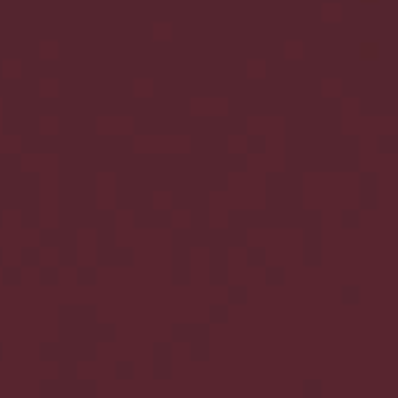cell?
Segmentation results:
<instances>
[{
  "label": "cell",
  "instance_id": "6da1fadb",
  "mask_svg": "<svg viewBox=\"0 0 398 398\" xmlns=\"http://www.w3.org/2000/svg\"><path fill=\"white\" fill-rule=\"evenodd\" d=\"M96 319V308H82V305H77L75 310H72V314H70V310H61V326L66 328H75V322H79V328L82 326H89L91 322Z\"/></svg>",
  "mask_w": 398,
  "mask_h": 398
},
{
  "label": "cell",
  "instance_id": "7a4b0ae2",
  "mask_svg": "<svg viewBox=\"0 0 398 398\" xmlns=\"http://www.w3.org/2000/svg\"><path fill=\"white\" fill-rule=\"evenodd\" d=\"M168 349H170V347H166L163 343H156V347H154V359H156L154 375H156V377H163V366L170 363V352H168Z\"/></svg>",
  "mask_w": 398,
  "mask_h": 398
},
{
  "label": "cell",
  "instance_id": "3957f363",
  "mask_svg": "<svg viewBox=\"0 0 398 398\" xmlns=\"http://www.w3.org/2000/svg\"><path fill=\"white\" fill-rule=\"evenodd\" d=\"M114 335H116L114 324H93V328H91V338H93V343H96V340H112Z\"/></svg>",
  "mask_w": 398,
  "mask_h": 398
},
{
  "label": "cell",
  "instance_id": "277c9868",
  "mask_svg": "<svg viewBox=\"0 0 398 398\" xmlns=\"http://www.w3.org/2000/svg\"><path fill=\"white\" fill-rule=\"evenodd\" d=\"M40 356L45 359V361H47V359H56V361H61L63 356H68L66 345H63V343H56V347H51V343H42Z\"/></svg>",
  "mask_w": 398,
  "mask_h": 398
},
{
  "label": "cell",
  "instance_id": "5b68a950",
  "mask_svg": "<svg viewBox=\"0 0 398 398\" xmlns=\"http://www.w3.org/2000/svg\"><path fill=\"white\" fill-rule=\"evenodd\" d=\"M359 56H361L363 61L380 58V42H361V47H359Z\"/></svg>",
  "mask_w": 398,
  "mask_h": 398
},
{
  "label": "cell",
  "instance_id": "8992f818",
  "mask_svg": "<svg viewBox=\"0 0 398 398\" xmlns=\"http://www.w3.org/2000/svg\"><path fill=\"white\" fill-rule=\"evenodd\" d=\"M77 280L82 284H93L98 280V268L96 266H79L77 268Z\"/></svg>",
  "mask_w": 398,
  "mask_h": 398
},
{
  "label": "cell",
  "instance_id": "52a82bcc",
  "mask_svg": "<svg viewBox=\"0 0 398 398\" xmlns=\"http://www.w3.org/2000/svg\"><path fill=\"white\" fill-rule=\"evenodd\" d=\"M114 375L119 380H128V377H133V375H135V366H133L131 361H119L114 366Z\"/></svg>",
  "mask_w": 398,
  "mask_h": 398
},
{
  "label": "cell",
  "instance_id": "ba28073f",
  "mask_svg": "<svg viewBox=\"0 0 398 398\" xmlns=\"http://www.w3.org/2000/svg\"><path fill=\"white\" fill-rule=\"evenodd\" d=\"M21 280V268L19 266H5L3 268V282L16 284Z\"/></svg>",
  "mask_w": 398,
  "mask_h": 398
},
{
  "label": "cell",
  "instance_id": "9c48e42d",
  "mask_svg": "<svg viewBox=\"0 0 398 398\" xmlns=\"http://www.w3.org/2000/svg\"><path fill=\"white\" fill-rule=\"evenodd\" d=\"M40 280L45 284H54L56 280H58V268L51 266V263H49V266H42L40 268Z\"/></svg>",
  "mask_w": 398,
  "mask_h": 398
},
{
  "label": "cell",
  "instance_id": "30bf717a",
  "mask_svg": "<svg viewBox=\"0 0 398 398\" xmlns=\"http://www.w3.org/2000/svg\"><path fill=\"white\" fill-rule=\"evenodd\" d=\"M21 261H24V266H37L40 252H37L35 247H24L21 249Z\"/></svg>",
  "mask_w": 398,
  "mask_h": 398
},
{
  "label": "cell",
  "instance_id": "8fae6325",
  "mask_svg": "<svg viewBox=\"0 0 398 398\" xmlns=\"http://www.w3.org/2000/svg\"><path fill=\"white\" fill-rule=\"evenodd\" d=\"M75 258H77V252L70 247V245H66V247L61 249V263L70 266V263H75Z\"/></svg>",
  "mask_w": 398,
  "mask_h": 398
},
{
  "label": "cell",
  "instance_id": "7c38bea8",
  "mask_svg": "<svg viewBox=\"0 0 398 398\" xmlns=\"http://www.w3.org/2000/svg\"><path fill=\"white\" fill-rule=\"evenodd\" d=\"M58 240H61V233H51V228L42 231V245H54Z\"/></svg>",
  "mask_w": 398,
  "mask_h": 398
},
{
  "label": "cell",
  "instance_id": "4fadbf2b",
  "mask_svg": "<svg viewBox=\"0 0 398 398\" xmlns=\"http://www.w3.org/2000/svg\"><path fill=\"white\" fill-rule=\"evenodd\" d=\"M42 93H58V86H42Z\"/></svg>",
  "mask_w": 398,
  "mask_h": 398
},
{
  "label": "cell",
  "instance_id": "5bb4252c",
  "mask_svg": "<svg viewBox=\"0 0 398 398\" xmlns=\"http://www.w3.org/2000/svg\"><path fill=\"white\" fill-rule=\"evenodd\" d=\"M363 3H377V0H363Z\"/></svg>",
  "mask_w": 398,
  "mask_h": 398
},
{
  "label": "cell",
  "instance_id": "9a60e30c",
  "mask_svg": "<svg viewBox=\"0 0 398 398\" xmlns=\"http://www.w3.org/2000/svg\"><path fill=\"white\" fill-rule=\"evenodd\" d=\"M0 356H3V345H0Z\"/></svg>",
  "mask_w": 398,
  "mask_h": 398
},
{
  "label": "cell",
  "instance_id": "2e32d148",
  "mask_svg": "<svg viewBox=\"0 0 398 398\" xmlns=\"http://www.w3.org/2000/svg\"><path fill=\"white\" fill-rule=\"evenodd\" d=\"M0 261H3V252H0Z\"/></svg>",
  "mask_w": 398,
  "mask_h": 398
}]
</instances>
